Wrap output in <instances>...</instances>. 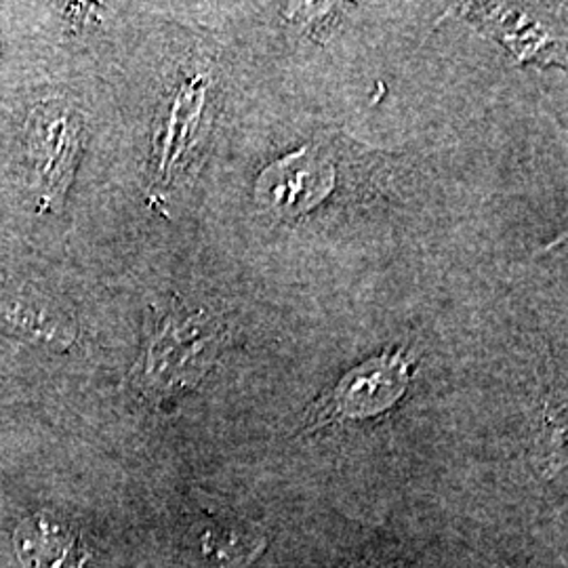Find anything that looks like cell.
Masks as SVG:
<instances>
[{"mask_svg": "<svg viewBox=\"0 0 568 568\" xmlns=\"http://www.w3.org/2000/svg\"><path fill=\"white\" fill-rule=\"evenodd\" d=\"M16 548L26 568H82L79 539L49 518H30L16 535Z\"/></svg>", "mask_w": 568, "mask_h": 568, "instance_id": "cell-5", "label": "cell"}, {"mask_svg": "<svg viewBox=\"0 0 568 568\" xmlns=\"http://www.w3.org/2000/svg\"><path fill=\"white\" fill-rule=\"evenodd\" d=\"M0 325L42 342L65 344V323L49 314V307L32 295L0 297Z\"/></svg>", "mask_w": 568, "mask_h": 568, "instance_id": "cell-7", "label": "cell"}, {"mask_svg": "<svg viewBox=\"0 0 568 568\" xmlns=\"http://www.w3.org/2000/svg\"><path fill=\"white\" fill-rule=\"evenodd\" d=\"M224 342V323L209 310H187L178 300L152 307L135 384L154 403L182 396L203 382Z\"/></svg>", "mask_w": 568, "mask_h": 568, "instance_id": "cell-1", "label": "cell"}, {"mask_svg": "<svg viewBox=\"0 0 568 568\" xmlns=\"http://www.w3.org/2000/svg\"><path fill=\"white\" fill-rule=\"evenodd\" d=\"M413 358L406 347L387 349L352 368L305 413L310 432L321 427L365 422L392 410L405 398L413 377Z\"/></svg>", "mask_w": 568, "mask_h": 568, "instance_id": "cell-2", "label": "cell"}, {"mask_svg": "<svg viewBox=\"0 0 568 568\" xmlns=\"http://www.w3.org/2000/svg\"><path fill=\"white\" fill-rule=\"evenodd\" d=\"M84 150V122L60 103L39 105L26 129L28 164L37 190L39 211L63 203Z\"/></svg>", "mask_w": 568, "mask_h": 568, "instance_id": "cell-3", "label": "cell"}, {"mask_svg": "<svg viewBox=\"0 0 568 568\" xmlns=\"http://www.w3.org/2000/svg\"><path fill=\"white\" fill-rule=\"evenodd\" d=\"M333 145L325 138L310 148L272 163L260 175L255 199L281 220H295L325 203L335 187Z\"/></svg>", "mask_w": 568, "mask_h": 568, "instance_id": "cell-4", "label": "cell"}, {"mask_svg": "<svg viewBox=\"0 0 568 568\" xmlns=\"http://www.w3.org/2000/svg\"><path fill=\"white\" fill-rule=\"evenodd\" d=\"M201 548L213 568H243L264 551L265 541L243 528L209 527L201 537Z\"/></svg>", "mask_w": 568, "mask_h": 568, "instance_id": "cell-6", "label": "cell"}]
</instances>
